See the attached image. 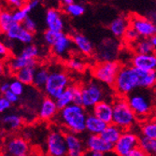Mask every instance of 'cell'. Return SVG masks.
<instances>
[{"instance_id":"10","label":"cell","mask_w":156,"mask_h":156,"mask_svg":"<svg viewBox=\"0 0 156 156\" xmlns=\"http://www.w3.org/2000/svg\"><path fill=\"white\" fill-rule=\"evenodd\" d=\"M47 153L51 156L67 155V149L65 140V132L57 129L51 130L47 136Z\"/></svg>"},{"instance_id":"16","label":"cell","mask_w":156,"mask_h":156,"mask_svg":"<svg viewBox=\"0 0 156 156\" xmlns=\"http://www.w3.org/2000/svg\"><path fill=\"white\" fill-rule=\"evenodd\" d=\"M131 66L145 71H152L156 68V55L135 53L131 59Z\"/></svg>"},{"instance_id":"27","label":"cell","mask_w":156,"mask_h":156,"mask_svg":"<svg viewBox=\"0 0 156 156\" xmlns=\"http://www.w3.org/2000/svg\"><path fill=\"white\" fill-rule=\"evenodd\" d=\"M36 67L37 66H28L23 67L19 69L18 71H16L13 75L15 77V79L20 80L24 85H31L33 82Z\"/></svg>"},{"instance_id":"53","label":"cell","mask_w":156,"mask_h":156,"mask_svg":"<svg viewBox=\"0 0 156 156\" xmlns=\"http://www.w3.org/2000/svg\"><path fill=\"white\" fill-rule=\"evenodd\" d=\"M3 154V139L0 137V155Z\"/></svg>"},{"instance_id":"19","label":"cell","mask_w":156,"mask_h":156,"mask_svg":"<svg viewBox=\"0 0 156 156\" xmlns=\"http://www.w3.org/2000/svg\"><path fill=\"white\" fill-rule=\"evenodd\" d=\"M72 43L73 46L83 55L85 56H91L93 55L94 51V44L91 42V40L83 34L80 33H75L72 37Z\"/></svg>"},{"instance_id":"29","label":"cell","mask_w":156,"mask_h":156,"mask_svg":"<svg viewBox=\"0 0 156 156\" xmlns=\"http://www.w3.org/2000/svg\"><path fill=\"white\" fill-rule=\"evenodd\" d=\"M135 51V53L140 54H151L155 53V48L151 44L148 37H140L134 44L131 45Z\"/></svg>"},{"instance_id":"39","label":"cell","mask_w":156,"mask_h":156,"mask_svg":"<svg viewBox=\"0 0 156 156\" xmlns=\"http://www.w3.org/2000/svg\"><path fill=\"white\" fill-rule=\"evenodd\" d=\"M122 38H124L126 43H128L129 45H132V44L135 43L136 40H138L140 38V37H139V35L136 33V31L134 29V28L129 25V27L126 29Z\"/></svg>"},{"instance_id":"30","label":"cell","mask_w":156,"mask_h":156,"mask_svg":"<svg viewBox=\"0 0 156 156\" xmlns=\"http://www.w3.org/2000/svg\"><path fill=\"white\" fill-rule=\"evenodd\" d=\"M138 147L141 148L146 155L156 154V138H151L144 136L138 137Z\"/></svg>"},{"instance_id":"12","label":"cell","mask_w":156,"mask_h":156,"mask_svg":"<svg viewBox=\"0 0 156 156\" xmlns=\"http://www.w3.org/2000/svg\"><path fill=\"white\" fill-rule=\"evenodd\" d=\"M6 38L17 41L22 44H30L34 42V34L27 31L25 28L22 25V23H14L9 29L4 33Z\"/></svg>"},{"instance_id":"11","label":"cell","mask_w":156,"mask_h":156,"mask_svg":"<svg viewBox=\"0 0 156 156\" xmlns=\"http://www.w3.org/2000/svg\"><path fill=\"white\" fill-rule=\"evenodd\" d=\"M129 25L134 28L140 37H150L156 34L155 23L146 17L133 15L129 18Z\"/></svg>"},{"instance_id":"36","label":"cell","mask_w":156,"mask_h":156,"mask_svg":"<svg viewBox=\"0 0 156 156\" xmlns=\"http://www.w3.org/2000/svg\"><path fill=\"white\" fill-rule=\"evenodd\" d=\"M26 58H30V59H37L39 55V49L37 45L30 43V44H26L19 53Z\"/></svg>"},{"instance_id":"34","label":"cell","mask_w":156,"mask_h":156,"mask_svg":"<svg viewBox=\"0 0 156 156\" xmlns=\"http://www.w3.org/2000/svg\"><path fill=\"white\" fill-rule=\"evenodd\" d=\"M64 8L66 13L72 17H80L84 14L85 10H86V9H85L83 5L74 2L70 3L66 6H64Z\"/></svg>"},{"instance_id":"4","label":"cell","mask_w":156,"mask_h":156,"mask_svg":"<svg viewBox=\"0 0 156 156\" xmlns=\"http://www.w3.org/2000/svg\"><path fill=\"white\" fill-rule=\"evenodd\" d=\"M137 122L136 116L128 105L125 96L118 95L112 103V123L122 131L131 130Z\"/></svg>"},{"instance_id":"9","label":"cell","mask_w":156,"mask_h":156,"mask_svg":"<svg viewBox=\"0 0 156 156\" xmlns=\"http://www.w3.org/2000/svg\"><path fill=\"white\" fill-rule=\"evenodd\" d=\"M139 136L131 130L122 131L113 145V152L119 156H128L132 149L138 146Z\"/></svg>"},{"instance_id":"51","label":"cell","mask_w":156,"mask_h":156,"mask_svg":"<svg viewBox=\"0 0 156 156\" xmlns=\"http://www.w3.org/2000/svg\"><path fill=\"white\" fill-rule=\"evenodd\" d=\"M5 72V63L4 61L0 60V76L3 75Z\"/></svg>"},{"instance_id":"54","label":"cell","mask_w":156,"mask_h":156,"mask_svg":"<svg viewBox=\"0 0 156 156\" xmlns=\"http://www.w3.org/2000/svg\"><path fill=\"white\" fill-rule=\"evenodd\" d=\"M3 9H4V5H3L2 0H0V12H1Z\"/></svg>"},{"instance_id":"43","label":"cell","mask_w":156,"mask_h":156,"mask_svg":"<svg viewBox=\"0 0 156 156\" xmlns=\"http://www.w3.org/2000/svg\"><path fill=\"white\" fill-rule=\"evenodd\" d=\"M11 56L10 49L6 45V43L0 39V60L2 61H7Z\"/></svg>"},{"instance_id":"23","label":"cell","mask_w":156,"mask_h":156,"mask_svg":"<svg viewBox=\"0 0 156 156\" xmlns=\"http://www.w3.org/2000/svg\"><path fill=\"white\" fill-rule=\"evenodd\" d=\"M117 45L115 41L106 40L98 50V57H100L101 62L103 61H112L117 56Z\"/></svg>"},{"instance_id":"15","label":"cell","mask_w":156,"mask_h":156,"mask_svg":"<svg viewBox=\"0 0 156 156\" xmlns=\"http://www.w3.org/2000/svg\"><path fill=\"white\" fill-rule=\"evenodd\" d=\"M65 140L67 149V155L69 156H80L84 155L85 146L82 139L78 134L71 132H65Z\"/></svg>"},{"instance_id":"32","label":"cell","mask_w":156,"mask_h":156,"mask_svg":"<svg viewBox=\"0 0 156 156\" xmlns=\"http://www.w3.org/2000/svg\"><path fill=\"white\" fill-rule=\"evenodd\" d=\"M54 100H55V103H56V106H57L58 109H61V108L73 103L72 94L68 89V87H66L65 89V91L58 97H56Z\"/></svg>"},{"instance_id":"22","label":"cell","mask_w":156,"mask_h":156,"mask_svg":"<svg viewBox=\"0 0 156 156\" xmlns=\"http://www.w3.org/2000/svg\"><path fill=\"white\" fill-rule=\"evenodd\" d=\"M129 27V18L124 16H119L115 18L108 25L109 31L117 38H122L125 31Z\"/></svg>"},{"instance_id":"45","label":"cell","mask_w":156,"mask_h":156,"mask_svg":"<svg viewBox=\"0 0 156 156\" xmlns=\"http://www.w3.org/2000/svg\"><path fill=\"white\" fill-rule=\"evenodd\" d=\"M11 108V103L2 94L0 96V113H4Z\"/></svg>"},{"instance_id":"52","label":"cell","mask_w":156,"mask_h":156,"mask_svg":"<svg viewBox=\"0 0 156 156\" xmlns=\"http://www.w3.org/2000/svg\"><path fill=\"white\" fill-rule=\"evenodd\" d=\"M60 1H61V3H62L64 6H66V5H68V4H70V3L74 2V0H60Z\"/></svg>"},{"instance_id":"21","label":"cell","mask_w":156,"mask_h":156,"mask_svg":"<svg viewBox=\"0 0 156 156\" xmlns=\"http://www.w3.org/2000/svg\"><path fill=\"white\" fill-rule=\"evenodd\" d=\"M6 62H7V67L11 74H14L16 71H18L19 69L28 66H37V59L26 58L21 54L15 55V56H10Z\"/></svg>"},{"instance_id":"38","label":"cell","mask_w":156,"mask_h":156,"mask_svg":"<svg viewBox=\"0 0 156 156\" xmlns=\"http://www.w3.org/2000/svg\"><path fill=\"white\" fill-rule=\"evenodd\" d=\"M67 87L72 94L73 104L81 105V87L76 83H69Z\"/></svg>"},{"instance_id":"35","label":"cell","mask_w":156,"mask_h":156,"mask_svg":"<svg viewBox=\"0 0 156 156\" xmlns=\"http://www.w3.org/2000/svg\"><path fill=\"white\" fill-rule=\"evenodd\" d=\"M31 9L26 5V3L19 9H15V10L12 11V18L14 23H22V22L29 15V13L31 12Z\"/></svg>"},{"instance_id":"20","label":"cell","mask_w":156,"mask_h":156,"mask_svg":"<svg viewBox=\"0 0 156 156\" xmlns=\"http://www.w3.org/2000/svg\"><path fill=\"white\" fill-rule=\"evenodd\" d=\"M92 113L104 122L110 123L112 122V103L102 100L92 108Z\"/></svg>"},{"instance_id":"7","label":"cell","mask_w":156,"mask_h":156,"mask_svg":"<svg viewBox=\"0 0 156 156\" xmlns=\"http://www.w3.org/2000/svg\"><path fill=\"white\" fill-rule=\"evenodd\" d=\"M122 65L118 61H103L93 69V75L96 80L107 86H112Z\"/></svg>"},{"instance_id":"42","label":"cell","mask_w":156,"mask_h":156,"mask_svg":"<svg viewBox=\"0 0 156 156\" xmlns=\"http://www.w3.org/2000/svg\"><path fill=\"white\" fill-rule=\"evenodd\" d=\"M22 25L25 28L27 31H29L31 33H36L37 30V24L36 23V21L34 19H32V17H30L28 15L23 22H22Z\"/></svg>"},{"instance_id":"46","label":"cell","mask_w":156,"mask_h":156,"mask_svg":"<svg viewBox=\"0 0 156 156\" xmlns=\"http://www.w3.org/2000/svg\"><path fill=\"white\" fill-rule=\"evenodd\" d=\"M5 2L7 3V5H9L11 8L14 9H19L22 8L24 4H25V0H5Z\"/></svg>"},{"instance_id":"31","label":"cell","mask_w":156,"mask_h":156,"mask_svg":"<svg viewBox=\"0 0 156 156\" xmlns=\"http://www.w3.org/2000/svg\"><path fill=\"white\" fill-rule=\"evenodd\" d=\"M144 122L141 124L140 133L141 136H144L151 138H156V122L154 119L148 118L143 121Z\"/></svg>"},{"instance_id":"5","label":"cell","mask_w":156,"mask_h":156,"mask_svg":"<svg viewBox=\"0 0 156 156\" xmlns=\"http://www.w3.org/2000/svg\"><path fill=\"white\" fill-rule=\"evenodd\" d=\"M70 83V78L63 68L50 70L49 77L43 87L45 94L52 99L58 97Z\"/></svg>"},{"instance_id":"26","label":"cell","mask_w":156,"mask_h":156,"mask_svg":"<svg viewBox=\"0 0 156 156\" xmlns=\"http://www.w3.org/2000/svg\"><path fill=\"white\" fill-rule=\"evenodd\" d=\"M122 130L117 125H115L114 123H108L106 125V127L104 128V130L101 132L100 136L106 140L108 142L111 143L114 145V143L118 140V138L120 137L121 134H122Z\"/></svg>"},{"instance_id":"2","label":"cell","mask_w":156,"mask_h":156,"mask_svg":"<svg viewBox=\"0 0 156 156\" xmlns=\"http://www.w3.org/2000/svg\"><path fill=\"white\" fill-rule=\"evenodd\" d=\"M87 116V109L81 105L70 104L58 110L57 118L59 123L67 132L81 134L85 132V120Z\"/></svg>"},{"instance_id":"3","label":"cell","mask_w":156,"mask_h":156,"mask_svg":"<svg viewBox=\"0 0 156 156\" xmlns=\"http://www.w3.org/2000/svg\"><path fill=\"white\" fill-rule=\"evenodd\" d=\"M137 121L151 118L154 109V96L151 89L137 88L125 96Z\"/></svg>"},{"instance_id":"25","label":"cell","mask_w":156,"mask_h":156,"mask_svg":"<svg viewBox=\"0 0 156 156\" xmlns=\"http://www.w3.org/2000/svg\"><path fill=\"white\" fill-rule=\"evenodd\" d=\"M0 123H1L3 129L7 131H16L19 130L23 125V119L21 116L11 113V114L4 115L0 119Z\"/></svg>"},{"instance_id":"55","label":"cell","mask_w":156,"mask_h":156,"mask_svg":"<svg viewBox=\"0 0 156 156\" xmlns=\"http://www.w3.org/2000/svg\"><path fill=\"white\" fill-rule=\"evenodd\" d=\"M2 35H3V32H2V30H1V28H0V37H2Z\"/></svg>"},{"instance_id":"1","label":"cell","mask_w":156,"mask_h":156,"mask_svg":"<svg viewBox=\"0 0 156 156\" xmlns=\"http://www.w3.org/2000/svg\"><path fill=\"white\" fill-rule=\"evenodd\" d=\"M155 83V70L145 71L133 66H126L119 70L112 87L118 95L126 96L137 88L152 89Z\"/></svg>"},{"instance_id":"40","label":"cell","mask_w":156,"mask_h":156,"mask_svg":"<svg viewBox=\"0 0 156 156\" xmlns=\"http://www.w3.org/2000/svg\"><path fill=\"white\" fill-rule=\"evenodd\" d=\"M24 86L25 85L23 83H22L20 80H18L17 79H14L11 81H9V90L19 96L23 94L24 90H25Z\"/></svg>"},{"instance_id":"8","label":"cell","mask_w":156,"mask_h":156,"mask_svg":"<svg viewBox=\"0 0 156 156\" xmlns=\"http://www.w3.org/2000/svg\"><path fill=\"white\" fill-rule=\"evenodd\" d=\"M3 154L9 156H26L30 154L27 140L20 136H10L3 140Z\"/></svg>"},{"instance_id":"37","label":"cell","mask_w":156,"mask_h":156,"mask_svg":"<svg viewBox=\"0 0 156 156\" xmlns=\"http://www.w3.org/2000/svg\"><path fill=\"white\" fill-rule=\"evenodd\" d=\"M67 66L71 70H74V71L83 72L85 68H86V63L81 58L75 56V57H71L67 60Z\"/></svg>"},{"instance_id":"33","label":"cell","mask_w":156,"mask_h":156,"mask_svg":"<svg viewBox=\"0 0 156 156\" xmlns=\"http://www.w3.org/2000/svg\"><path fill=\"white\" fill-rule=\"evenodd\" d=\"M13 23L14 21L12 18V11L9 9H3L0 12V28H1L3 34Z\"/></svg>"},{"instance_id":"18","label":"cell","mask_w":156,"mask_h":156,"mask_svg":"<svg viewBox=\"0 0 156 156\" xmlns=\"http://www.w3.org/2000/svg\"><path fill=\"white\" fill-rule=\"evenodd\" d=\"M45 23L47 29L55 32H64L65 22L62 18L61 12L56 9H49L45 15Z\"/></svg>"},{"instance_id":"50","label":"cell","mask_w":156,"mask_h":156,"mask_svg":"<svg viewBox=\"0 0 156 156\" xmlns=\"http://www.w3.org/2000/svg\"><path fill=\"white\" fill-rule=\"evenodd\" d=\"M148 38H149V40H150V42H151V44L155 48V47H156V37H155V35L151 36V37H148Z\"/></svg>"},{"instance_id":"6","label":"cell","mask_w":156,"mask_h":156,"mask_svg":"<svg viewBox=\"0 0 156 156\" xmlns=\"http://www.w3.org/2000/svg\"><path fill=\"white\" fill-rule=\"evenodd\" d=\"M81 87V106L86 109L92 108L106 98V90L104 85L98 80H90Z\"/></svg>"},{"instance_id":"14","label":"cell","mask_w":156,"mask_h":156,"mask_svg":"<svg viewBox=\"0 0 156 156\" xmlns=\"http://www.w3.org/2000/svg\"><path fill=\"white\" fill-rule=\"evenodd\" d=\"M73 48V43L71 37L65 34L64 32H61L59 37L54 41V43L51 45V52L56 57L59 58H66L70 54Z\"/></svg>"},{"instance_id":"48","label":"cell","mask_w":156,"mask_h":156,"mask_svg":"<svg viewBox=\"0 0 156 156\" xmlns=\"http://www.w3.org/2000/svg\"><path fill=\"white\" fill-rule=\"evenodd\" d=\"M26 5L31 9V10H33L40 5V0H29Z\"/></svg>"},{"instance_id":"17","label":"cell","mask_w":156,"mask_h":156,"mask_svg":"<svg viewBox=\"0 0 156 156\" xmlns=\"http://www.w3.org/2000/svg\"><path fill=\"white\" fill-rule=\"evenodd\" d=\"M58 110L54 99L46 96L40 103L37 115L42 121H51L57 115Z\"/></svg>"},{"instance_id":"41","label":"cell","mask_w":156,"mask_h":156,"mask_svg":"<svg viewBox=\"0 0 156 156\" xmlns=\"http://www.w3.org/2000/svg\"><path fill=\"white\" fill-rule=\"evenodd\" d=\"M60 33L61 32H55V31L47 29L44 32V34H43V40H44V42L51 48V45L54 43V41L57 39V37H59Z\"/></svg>"},{"instance_id":"47","label":"cell","mask_w":156,"mask_h":156,"mask_svg":"<svg viewBox=\"0 0 156 156\" xmlns=\"http://www.w3.org/2000/svg\"><path fill=\"white\" fill-rule=\"evenodd\" d=\"M128 156H146V153L142 150H141L140 147L136 146V147H135L134 149L131 150Z\"/></svg>"},{"instance_id":"13","label":"cell","mask_w":156,"mask_h":156,"mask_svg":"<svg viewBox=\"0 0 156 156\" xmlns=\"http://www.w3.org/2000/svg\"><path fill=\"white\" fill-rule=\"evenodd\" d=\"M84 146L88 151L100 152L103 155L113 152V144L106 141L100 135L89 134V136L85 139Z\"/></svg>"},{"instance_id":"24","label":"cell","mask_w":156,"mask_h":156,"mask_svg":"<svg viewBox=\"0 0 156 156\" xmlns=\"http://www.w3.org/2000/svg\"><path fill=\"white\" fill-rule=\"evenodd\" d=\"M106 122L97 118L93 113L87 114L86 120H85V131H87L89 134L100 135L106 127Z\"/></svg>"},{"instance_id":"49","label":"cell","mask_w":156,"mask_h":156,"mask_svg":"<svg viewBox=\"0 0 156 156\" xmlns=\"http://www.w3.org/2000/svg\"><path fill=\"white\" fill-rule=\"evenodd\" d=\"M9 90V81H3L0 84V93L2 94Z\"/></svg>"},{"instance_id":"28","label":"cell","mask_w":156,"mask_h":156,"mask_svg":"<svg viewBox=\"0 0 156 156\" xmlns=\"http://www.w3.org/2000/svg\"><path fill=\"white\" fill-rule=\"evenodd\" d=\"M50 69L46 66H37L35 73H34V78H33V82L32 85L35 86L37 89H43L44 85L47 81V79L49 77Z\"/></svg>"},{"instance_id":"44","label":"cell","mask_w":156,"mask_h":156,"mask_svg":"<svg viewBox=\"0 0 156 156\" xmlns=\"http://www.w3.org/2000/svg\"><path fill=\"white\" fill-rule=\"evenodd\" d=\"M3 95L8 99V100H9L10 103H11V105H13V104H17V103H19V101H20V96L17 95L16 94H14L13 92H11L10 90H9V91H7L6 93H4Z\"/></svg>"}]
</instances>
